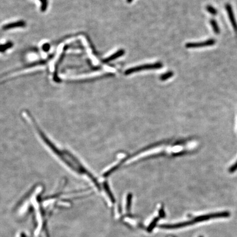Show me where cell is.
Returning <instances> with one entry per match:
<instances>
[{"mask_svg":"<svg viewBox=\"0 0 237 237\" xmlns=\"http://www.w3.org/2000/svg\"><path fill=\"white\" fill-rule=\"evenodd\" d=\"M20 116L24 123L32 129L42 144L61 165L75 176L92 184L98 191L104 192L107 179L98 177L77 154L56 142L42 128L30 110H22Z\"/></svg>","mask_w":237,"mask_h":237,"instance_id":"6da1fadb","label":"cell"},{"mask_svg":"<svg viewBox=\"0 0 237 237\" xmlns=\"http://www.w3.org/2000/svg\"><path fill=\"white\" fill-rule=\"evenodd\" d=\"M193 138H179L153 143L131 153L119 155L117 160L107 167L102 177L107 179L125 167L138 163L159 158H177L193 153L195 150L188 148Z\"/></svg>","mask_w":237,"mask_h":237,"instance_id":"7a4b0ae2","label":"cell"},{"mask_svg":"<svg viewBox=\"0 0 237 237\" xmlns=\"http://www.w3.org/2000/svg\"><path fill=\"white\" fill-rule=\"evenodd\" d=\"M230 216V213L228 211L224 212H220V213H209L207 215H204L196 217L194 219L190 220L188 221L182 222L180 223H178L176 224L172 225H160V227L164 229H177L182 228L184 227L188 226V225H193L196 223H198L200 222H204L205 221H208L209 219L216 218H222V217H228Z\"/></svg>","mask_w":237,"mask_h":237,"instance_id":"3957f363","label":"cell"},{"mask_svg":"<svg viewBox=\"0 0 237 237\" xmlns=\"http://www.w3.org/2000/svg\"><path fill=\"white\" fill-rule=\"evenodd\" d=\"M163 64L161 62H156L153 64H147L144 65L137 66L136 67H133L126 70L125 72L126 75H129L131 74L142 71L144 70H149V69H160L163 67Z\"/></svg>","mask_w":237,"mask_h":237,"instance_id":"277c9868","label":"cell"},{"mask_svg":"<svg viewBox=\"0 0 237 237\" xmlns=\"http://www.w3.org/2000/svg\"><path fill=\"white\" fill-rule=\"evenodd\" d=\"M216 42V41L213 39H209L207 41L200 42H190L187 43L186 45V47L188 48H199L207 47V46H213Z\"/></svg>","mask_w":237,"mask_h":237,"instance_id":"5b68a950","label":"cell"},{"mask_svg":"<svg viewBox=\"0 0 237 237\" xmlns=\"http://www.w3.org/2000/svg\"><path fill=\"white\" fill-rule=\"evenodd\" d=\"M225 10L227 12L230 20L231 22L232 25L234 29L235 33L237 34V23L234 14L233 10L232 9L231 5L230 3H226L225 5Z\"/></svg>","mask_w":237,"mask_h":237,"instance_id":"8992f818","label":"cell"},{"mask_svg":"<svg viewBox=\"0 0 237 237\" xmlns=\"http://www.w3.org/2000/svg\"><path fill=\"white\" fill-rule=\"evenodd\" d=\"M26 25V23L24 22V21L20 20L18 21L15 23H11L9 24L5 25L3 27V30H8L13 29V28H22L25 27Z\"/></svg>","mask_w":237,"mask_h":237,"instance_id":"52a82bcc","label":"cell"},{"mask_svg":"<svg viewBox=\"0 0 237 237\" xmlns=\"http://www.w3.org/2000/svg\"><path fill=\"white\" fill-rule=\"evenodd\" d=\"M125 53V51L124 49H120L118 51H117L115 53L113 54L111 56L108 57L106 59H104L103 60V62L104 63H108L113 60L117 59L123 55H124Z\"/></svg>","mask_w":237,"mask_h":237,"instance_id":"ba28073f","label":"cell"},{"mask_svg":"<svg viewBox=\"0 0 237 237\" xmlns=\"http://www.w3.org/2000/svg\"><path fill=\"white\" fill-rule=\"evenodd\" d=\"M210 24L212 26L213 32L216 34H219L220 33V29L216 20L214 19H211L210 20Z\"/></svg>","mask_w":237,"mask_h":237,"instance_id":"9c48e42d","label":"cell"},{"mask_svg":"<svg viewBox=\"0 0 237 237\" xmlns=\"http://www.w3.org/2000/svg\"><path fill=\"white\" fill-rule=\"evenodd\" d=\"M133 195L131 193H129L126 196V209L127 211H130L131 207V204L132 202Z\"/></svg>","mask_w":237,"mask_h":237,"instance_id":"30bf717a","label":"cell"},{"mask_svg":"<svg viewBox=\"0 0 237 237\" xmlns=\"http://www.w3.org/2000/svg\"><path fill=\"white\" fill-rule=\"evenodd\" d=\"M160 219V217H155L154 219H153V221L151 222V223H150V225L147 228V231L148 232H151L153 230H154L155 227L157 223L158 222V221Z\"/></svg>","mask_w":237,"mask_h":237,"instance_id":"8fae6325","label":"cell"},{"mask_svg":"<svg viewBox=\"0 0 237 237\" xmlns=\"http://www.w3.org/2000/svg\"><path fill=\"white\" fill-rule=\"evenodd\" d=\"M173 75V72L172 71H168L166 73L162 74L160 77V79L161 81H164L168 80L169 79L172 77Z\"/></svg>","mask_w":237,"mask_h":237,"instance_id":"7c38bea8","label":"cell"},{"mask_svg":"<svg viewBox=\"0 0 237 237\" xmlns=\"http://www.w3.org/2000/svg\"><path fill=\"white\" fill-rule=\"evenodd\" d=\"M206 9L207 12L213 16H216L217 14V10L215 8H214L213 6L207 5L206 7Z\"/></svg>","mask_w":237,"mask_h":237,"instance_id":"4fadbf2b","label":"cell"},{"mask_svg":"<svg viewBox=\"0 0 237 237\" xmlns=\"http://www.w3.org/2000/svg\"><path fill=\"white\" fill-rule=\"evenodd\" d=\"M13 46L12 42H8L6 44L0 45V52H4L7 49Z\"/></svg>","mask_w":237,"mask_h":237,"instance_id":"5bb4252c","label":"cell"},{"mask_svg":"<svg viewBox=\"0 0 237 237\" xmlns=\"http://www.w3.org/2000/svg\"><path fill=\"white\" fill-rule=\"evenodd\" d=\"M40 1L41 3V9L42 12L46 11V10L47 8L48 1L47 0H39Z\"/></svg>","mask_w":237,"mask_h":237,"instance_id":"9a60e30c","label":"cell"},{"mask_svg":"<svg viewBox=\"0 0 237 237\" xmlns=\"http://www.w3.org/2000/svg\"><path fill=\"white\" fill-rule=\"evenodd\" d=\"M165 215H165V212L164 207H161L159 211V217L160 218H164L165 217Z\"/></svg>","mask_w":237,"mask_h":237,"instance_id":"2e32d148","label":"cell"},{"mask_svg":"<svg viewBox=\"0 0 237 237\" xmlns=\"http://www.w3.org/2000/svg\"><path fill=\"white\" fill-rule=\"evenodd\" d=\"M237 170V161L236 162L234 165H233L229 169V172L231 173H233L235 172Z\"/></svg>","mask_w":237,"mask_h":237,"instance_id":"e0dca14e","label":"cell"},{"mask_svg":"<svg viewBox=\"0 0 237 237\" xmlns=\"http://www.w3.org/2000/svg\"><path fill=\"white\" fill-rule=\"evenodd\" d=\"M49 45L48 44H45L43 46V49L45 51H48L49 50Z\"/></svg>","mask_w":237,"mask_h":237,"instance_id":"ac0fdd59","label":"cell"},{"mask_svg":"<svg viewBox=\"0 0 237 237\" xmlns=\"http://www.w3.org/2000/svg\"><path fill=\"white\" fill-rule=\"evenodd\" d=\"M132 1H133V0H126L127 2H128V3H131V2H132Z\"/></svg>","mask_w":237,"mask_h":237,"instance_id":"d6986e66","label":"cell"},{"mask_svg":"<svg viewBox=\"0 0 237 237\" xmlns=\"http://www.w3.org/2000/svg\"></svg>","mask_w":237,"mask_h":237,"instance_id":"ffe728a7","label":"cell"}]
</instances>
